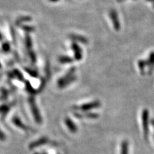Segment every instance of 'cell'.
Instances as JSON below:
<instances>
[{"label":"cell","instance_id":"obj_2","mask_svg":"<svg viewBox=\"0 0 154 154\" xmlns=\"http://www.w3.org/2000/svg\"><path fill=\"white\" fill-rule=\"evenodd\" d=\"M101 106V103L98 100L93 101L92 102H90L88 103H85L84 105H82L79 107H76V109L81 110L82 111H89L90 110H92L93 109L98 108Z\"/></svg>","mask_w":154,"mask_h":154},{"label":"cell","instance_id":"obj_4","mask_svg":"<svg viewBox=\"0 0 154 154\" xmlns=\"http://www.w3.org/2000/svg\"><path fill=\"white\" fill-rule=\"evenodd\" d=\"M75 116L79 119H81L82 117H85L87 118H89V119H96L99 117V114L94 112H85L83 115L82 114L76 112L75 114Z\"/></svg>","mask_w":154,"mask_h":154},{"label":"cell","instance_id":"obj_1","mask_svg":"<svg viewBox=\"0 0 154 154\" xmlns=\"http://www.w3.org/2000/svg\"><path fill=\"white\" fill-rule=\"evenodd\" d=\"M149 112L148 109H144L143 110L141 118L142 125L144 132V137L145 139H147L149 135Z\"/></svg>","mask_w":154,"mask_h":154},{"label":"cell","instance_id":"obj_7","mask_svg":"<svg viewBox=\"0 0 154 154\" xmlns=\"http://www.w3.org/2000/svg\"><path fill=\"white\" fill-rule=\"evenodd\" d=\"M146 66V60H139L138 62L139 68L141 71V73L142 75H144L145 74V73H144V69H145Z\"/></svg>","mask_w":154,"mask_h":154},{"label":"cell","instance_id":"obj_6","mask_svg":"<svg viewBox=\"0 0 154 154\" xmlns=\"http://www.w3.org/2000/svg\"><path fill=\"white\" fill-rule=\"evenodd\" d=\"M66 123L67 126L68 127L69 131L72 132H76L77 131V127L76 125L74 124V123L71 121V120L69 118L66 119Z\"/></svg>","mask_w":154,"mask_h":154},{"label":"cell","instance_id":"obj_5","mask_svg":"<svg viewBox=\"0 0 154 154\" xmlns=\"http://www.w3.org/2000/svg\"><path fill=\"white\" fill-rule=\"evenodd\" d=\"M129 144L127 140L123 141L121 144V154H128Z\"/></svg>","mask_w":154,"mask_h":154},{"label":"cell","instance_id":"obj_3","mask_svg":"<svg viewBox=\"0 0 154 154\" xmlns=\"http://www.w3.org/2000/svg\"><path fill=\"white\" fill-rule=\"evenodd\" d=\"M146 66L148 67V74L152 75L153 71H154V53H152L150 57H149L148 59L146 60Z\"/></svg>","mask_w":154,"mask_h":154}]
</instances>
